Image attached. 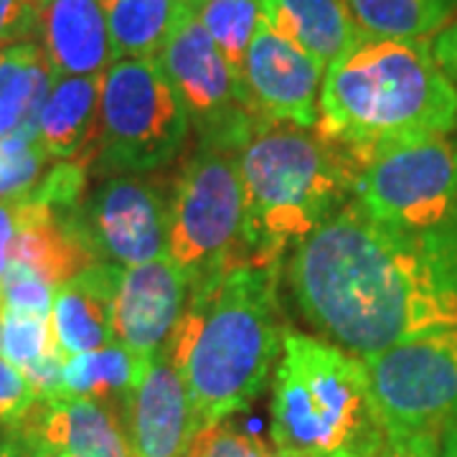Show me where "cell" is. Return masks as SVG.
<instances>
[{
  "instance_id": "obj_1",
  "label": "cell",
  "mask_w": 457,
  "mask_h": 457,
  "mask_svg": "<svg viewBox=\"0 0 457 457\" xmlns=\"http://www.w3.org/2000/svg\"><path fill=\"white\" fill-rule=\"evenodd\" d=\"M287 278L308 323L359 359L457 328V293L422 245L356 201L295 246Z\"/></svg>"
},
{
  "instance_id": "obj_11",
  "label": "cell",
  "mask_w": 457,
  "mask_h": 457,
  "mask_svg": "<svg viewBox=\"0 0 457 457\" xmlns=\"http://www.w3.org/2000/svg\"><path fill=\"white\" fill-rule=\"evenodd\" d=\"M168 204L143 173L104 176L74 221L97 264L135 267L168 254Z\"/></svg>"
},
{
  "instance_id": "obj_36",
  "label": "cell",
  "mask_w": 457,
  "mask_h": 457,
  "mask_svg": "<svg viewBox=\"0 0 457 457\" xmlns=\"http://www.w3.org/2000/svg\"><path fill=\"white\" fill-rule=\"evenodd\" d=\"M0 457H36V450L16 425H8L0 429Z\"/></svg>"
},
{
  "instance_id": "obj_37",
  "label": "cell",
  "mask_w": 457,
  "mask_h": 457,
  "mask_svg": "<svg viewBox=\"0 0 457 457\" xmlns=\"http://www.w3.org/2000/svg\"><path fill=\"white\" fill-rule=\"evenodd\" d=\"M440 457H457V429H450L442 435Z\"/></svg>"
},
{
  "instance_id": "obj_30",
  "label": "cell",
  "mask_w": 457,
  "mask_h": 457,
  "mask_svg": "<svg viewBox=\"0 0 457 457\" xmlns=\"http://www.w3.org/2000/svg\"><path fill=\"white\" fill-rule=\"evenodd\" d=\"M38 402L29 378L0 356V425H18Z\"/></svg>"
},
{
  "instance_id": "obj_16",
  "label": "cell",
  "mask_w": 457,
  "mask_h": 457,
  "mask_svg": "<svg viewBox=\"0 0 457 457\" xmlns=\"http://www.w3.org/2000/svg\"><path fill=\"white\" fill-rule=\"evenodd\" d=\"M38 44L56 77H102L117 62L99 0H46Z\"/></svg>"
},
{
  "instance_id": "obj_38",
  "label": "cell",
  "mask_w": 457,
  "mask_h": 457,
  "mask_svg": "<svg viewBox=\"0 0 457 457\" xmlns=\"http://www.w3.org/2000/svg\"><path fill=\"white\" fill-rule=\"evenodd\" d=\"M29 440V437H26ZM31 442V440H29ZM33 445V442H31ZM33 450H36V457H79V455H71V453H62V450H49V447H38V445H33Z\"/></svg>"
},
{
  "instance_id": "obj_26",
  "label": "cell",
  "mask_w": 457,
  "mask_h": 457,
  "mask_svg": "<svg viewBox=\"0 0 457 457\" xmlns=\"http://www.w3.org/2000/svg\"><path fill=\"white\" fill-rule=\"evenodd\" d=\"M0 356L13 363L21 374L44 361L64 356L54 338L49 318L16 312L0 305Z\"/></svg>"
},
{
  "instance_id": "obj_19",
  "label": "cell",
  "mask_w": 457,
  "mask_h": 457,
  "mask_svg": "<svg viewBox=\"0 0 457 457\" xmlns=\"http://www.w3.org/2000/svg\"><path fill=\"white\" fill-rule=\"evenodd\" d=\"M102 77H56L41 114L36 137L51 161L92 165L99 143Z\"/></svg>"
},
{
  "instance_id": "obj_3",
  "label": "cell",
  "mask_w": 457,
  "mask_h": 457,
  "mask_svg": "<svg viewBox=\"0 0 457 457\" xmlns=\"http://www.w3.org/2000/svg\"><path fill=\"white\" fill-rule=\"evenodd\" d=\"M457 128V89L427 41L363 36L328 66L315 130L356 165L384 147L447 135Z\"/></svg>"
},
{
  "instance_id": "obj_34",
  "label": "cell",
  "mask_w": 457,
  "mask_h": 457,
  "mask_svg": "<svg viewBox=\"0 0 457 457\" xmlns=\"http://www.w3.org/2000/svg\"><path fill=\"white\" fill-rule=\"evenodd\" d=\"M429 49H432L437 66L445 71V77L455 84L457 89V8L442 23L440 31L432 36Z\"/></svg>"
},
{
  "instance_id": "obj_32",
  "label": "cell",
  "mask_w": 457,
  "mask_h": 457,
  "mask_svg": "<svg viewBox=\"0 0 457 457\" xmlns=\"http://www.w3.org/2000/svg\"><path fill=\"white\" fill-rule=\"evenodd\" d=\"M414 239L422 245L442 279L457 293V227L445 228L437 234H427V237H414Z\"/></svg>"
},
{
  "instance_id": "obj_35",
  "label": "cell",
  "mask_w": 457,
  "mask_h": 457,
  "mask_svg": "<svg viewBox=\"0 0 457 457\" xmlns=\"http://www.w3.org/2000/svg\"><path fill=\"white\" fill-rule=\"evenodd\" d=\"M18 231L16 201H0V279L11 264V246Z\"/></svg>"
},
{
  "instance_id": "obj_21",
  "label": "cell",
  "mask_w": 457,
  "mask_h": 457,
  "mask_svg": "<svg viewBox=\"0 0 457 457\" xmlns=\"http://www.w3.org/2000/svg\"><path fill=\"white\" fill-rule=\"evenodd\" d=\"M56 79L38 41L0 51V140L36 135L38 114Z\"/></svg>"
},
{
  "instance_id": "obj_39",
  "label": "cell",
  "mask_w": 457,
  "mask_h": 457,
  "mask_svg": "<svg viewBox=\"0 0 457 457\" xmlns=\"http://www.w3.org/2000/svg\"><path fill=\"white\" fill-rule=\"evenodd\" d=\"M264 457H285V455H279V453H267Z\"/></svg>"
},
{
  "instance_id": "obj_5",
  "label": "cell",
  "mask_w": 457,
  "mask_h": 457,
  "mask_svg": "<svg viewBox=\"0 0 457 457\" xmlns=\"http://www.w3.org/2000/svg\"><path fill=\"white\" fill-rule=\"evenodd\" d=\"M270 437L285 457H374L389 432L363 359L285 328L272 376Z\"/></svg>"
},
{
  "instance_id": "obj_4",
  "label": "cell",
  "mask_w": 457,
  "mask_h": 457,
  "mask_svg": "<svg viewBox=\"0 0 457 457\" xmlns=\"http://www.w3.org/2000/svg\"><path fill=\"white\" fill-rule=\"evenodd\" d=\"M245 183L242 264L282 267L287 246L343 209L353 194L356 165L330 137L295 125H272L239 155Z\"/></svg>"
},
{
  "instance_id": "obj_15",
  "label": "cell",
  "mask_w": 457,
  "mask_h": 457,
  "mask_svg": "<svg viewBox=\"0 0 457 457\" xmlns=\"http://www.w3.org/2000/svg\"><path fill=\"white\" fill-rule=\"evenodd\" d=\"M16 427L38 447L79 457H132L122 420L92 399H38Z\"/></svg>"
},
{
  "instance_id": "obj_40",
  "label": "cell",
  "mask_w": 457,
  "mask_h": 457,
  "mask_svg": "<svg viewBox=\"0 0 457 457\" xmlns=\"http://www.w3.org/2000/svg\"><path fill=\"white\" fill-rule=\"evenodd\" d=\"M33 3H36V5H44V3H46V0H33Z\"/></svg>"
},
{
  "instance_id": "obj_8",
  "label": "cell",
  "mask_w": 457,
  "mask_h": 457,
  "mask_svg": "<svg viewBox=\"0 0 457 457\" xmlns=\"http://www.w3.org/2000/svg\"><path fill=\"white\" fill-rule=\"evenodd\" d=\"M158 62L196 128L198 147L239 155L249 140L272 128L252 107L242 74L186 3L158 51Z\"/></svg>"
},
{
  "instance_id": "obj_14",
  "label": "cell",
  "mask_w": 457,
  "mask_h": 457,
  "mask_svg": "<svg viewBox=\"0 0 457 457\" xmlns=\"http://www.w3.org/2000/svg\"><path fill=\"white\" fill-rule=\"evenodd\" d=\"M132 457H186L198 427L179 369L165 345L145 366L122 409Z\"/></svg>"
},
{
  "instance_id": "obj_6",
  "label": "cell",
  "mask_w": 457,
  "mask_h": 457,
  "mask_svg": "<svg viewBox=\"0 0 457 457\" xmlns=\"http://www.w3.org/2000/svg\"><path fill=\"white\" fill-rule=\"evenodd\" d=\"M191 120L155 56L117 59L102 74L97 173H150L170 165Z\"/></svg>"
},
{
  "instance_id": "obj_27",
  "label": "cell",
  "mask_w": 457,
  "mask_h": 457,
  "mask_svg": "<svg viewBox=\"0 0 457 457\" xmlns=\"http://www.w3.org/2000/svg\"><path fill=\"white\" fill-rule=\"evenodd\" d=\"M51 158L36 135H11L0 140V201L31 194L49 170Z\"/></svg>"
},
{
  "instance_id": "obj_9",
  "label": "cell",
  "mask_w": 457,
  "mask_h": 457,
  "mask_svg": "<svg viewBox=\"0 0 457 457\" xmlns=\"http://www.w3.org/2000/svg\"><path fill=\"white\" fill-rule=\"evenodd\" d=\"M353 196L371 219L409 237L457 227V143L435 135L378 150L359 170Z\"/></svg>"
},
{
  "instance_id": "obj_28",
  "label": "cell",
  "mask_w": 457,
  "mask_h": 457,
  "mask_svg": "<svg viewBox=\"0 0 457 457\" xmlns=\"http://www.w3.org/2000/svg\"><path fill=\"white\" fill-rule=\"evenodd\" d=\"M54 295H56V287L51 282L16 262L8 264L5 275L0 279V305L16 312L49 318L54 308Z\"/></svg>"
},
{
  "instance_id": "obj_18",
  "label": "cell",
  "mask_w": 457,
  "mask_h": 457,
  "mask_svg": "<svg viewBox=\"0 0 457 457\" xmlns=\"http://www.w3.org/2000/svg\"><path fill=\"white\" fill-rule=\"evenodd\" d=\"M16 206L18 231L11 246V262L33 270L54 287L97 264L77 228V212H56L29 196L18 198Z\"/></svg>"
},
{
  "instance_id": "obj_31",
  "label": "cell",
  "mask_w": 457,
  "mask_h": 457,
  "mask_svg": "<svg viewBox=\"0 0 457 457\" xmlns=\"http://www.w3.org/2000/svg\"><path fill=\"white\" fill-rule=\"evenodd\" d=\"M41 5L33 0H0V51L26 41H38Z\"/></svg>"
},
{
  "instance_id": "obj_20",
  "label": "cell",
  "mask_w": 457,
  "mask_h": 457,
  "mask_svg": "<svg viewBox=\"0 0 457 457\" xmlns=\"http://www.w3.org/2000/svg\"><path fill=\"white\" fill-rule=\"evenodd\" d=\"M262 21L323 66L366 36L343 0H262Z\"/></svg>"
},
{
  "instance_id": "obj_2",
  "label": "cell",
  "mask_w": 457,
  "mask_h": 457,
  "mask_svg": "<svg viewBox=\"0 0 457 457\" xmlns=\"http://www.w3.org/2000/svg\"><path fill=\"white\" fill-rule=\"evenodd\" d=\"M279 267L239 264L188 293L186 311L165 341L191 402L198 432L246 409L278 366Z\"/></svg>"
},
{
  "instance_id": "obj_29",
  "label": "cell",
  "mask_w": 457,
  "mask_h": 457,
  "mask_svg": "<svg viewBox=\"0 0 457 457\" xmlns=\"http://www.w3.org/2000/svg\"><path fill=\"white\" fill-rule=\"evenodd\" d=\"M270 453L262 440L234 429L227 422L204 427L196 432L186 457H264Z\"/></svg>"
},
{
  "instance_id": "obj_24",
  "label": "cell",
  "mask_w": 457,
  "mask_h": 457,
  "mask_svg": "<svg viewBox=\"0 0 457 457\" xmlns=\"http://www.w3.org/2000/svg\"><path fill=\"white\" fill-rule=\"evenodd\" d=\"M361 31L374 38L427 41L453 13V0H343Z\"/></svg>"
},
{
  "instance_id": "obj_41",
  "label": "cell",
  "mask_w": 457,
  "mask_h": 457,
  "mask_svg": "<svg viewBox=\"0 0 457 457\" xmlns=\"http://www.w3.org/2000/svg\"><path fill=\"white\" fill-rule=\"evenodd\" d=\"M453 3H457V0H453Z\"/></svg>"
},
{
  "instance_id": "obj_25",
  "label": "cell",
  "mask_w": 457,
  "mask_h": 457,
  "mask_svg": "<svg viewBox=\"0 0 457 457\" xmlns=\"http://www.w3.org/2000/svg\"><path fill=\"white\" fill-rule=\"evenodd\" d=\"M239 74L262 21V0H183Z\"/></svg>"
},
{
  "instance_id": "obj_13",
  "label": "cell",
  "mask_w": 457,
  "mask_h": 457,
  "mask_svg": "<svg viewBox=\"0 0 457 457\" xmlns=\"http://www.w3.org/2000/svg\"><path fill=\"white\" fill-rule=\"evenodd\" d=\"M188 303V279L165 254L161 260L120 267L112 305L114 343L132 359L150 363L170 338Z\"/></svg>"
},
{
  "instance_id": "obj_23",
  "label": "cell",
  "mask_w": 457,
  "mask_h": 457,
  "mask_svg": "<svg viewBox=\"0 0 457 457\" xmlns=\"http://www.w3.org/2000/svg\"><path fill=\"white\" fill-rule=\"evenodd\" d=\"M99 5L107 16L114 59H128L161 51L183 0H99Z\"/></svg>"
},
{
  "instance_id": "obj_7",
  "label": "cell",
  "mask_w": 457,
  "mask_h": 457,
  "mask_svg": "<svg viewBox=\"0 0 457 457\" xmlns=\"http://www.w3.org/2000/svg\"><path fill=\"white\" fill-rule=\"evenodd\" d=\"M242 228L245 183L237 155L198 147L168 204V257L188 279V293L242 264Z\"/></svg>"
},
{
  "instance_id": "obj_17",
  "label": "cell",
  "mask_w": 457,
  "mask_h": 457,
  "mask_svg": "<svg viewBox=\"0 0 457 457\" xmlns=\"http://www.w3.org/2000/svg\"><path fill=\"white\" fill-rule=\"evenodd\" d=\"M117 278V264H92L56 287L51 328L64 359L114 343L112 305Z\"/></svg>"
},
{
  "instance_id": "obj_22",
  "label": "cell",
  "mask_w": 457,
  "mask_h": 457,
  "mask_svg": "<svg viewBox=\"0 0 457 457\" xmlns=\"http://www.w3.org/2000/svg\"><path fill=\"white\" fill-rule=\"evenodd\" d=\"M145 366L147 363L132 359L120 343H110L97 351L71 356L64 361V371H62V396L99 402L102 407L112 409L122 420V409L128 404Z\"/></svg>"
},
{
  "instance_id": "obj_12",
  "label": "cell",
  "mask_w": 457,
  "mask_h": 457,
  "mask_svg": "<svg viewBox=\"0 0 457 457\" xmlns=\"http://www.w3.org/2000/svg\"><path fill=\"white\" fill-rule=\"evenodd\" d=\"M323 69L260 21L242 64L246 97L270 125L312 130L320 117Z\"/></svg>"
},
{
  "instance_id": "obj_10",
  "label": "cell",
  "mask_w": 457,
  "mask_h": 457,
  "mask_svg": "<svg viewBox=\"0 0 457 457\" xmlns=\"http://www.w3.org/2000/svg\"><path fill=\"white\" fill-rule=\"evenodd\" d=\"M389 437L457 429V328H442L366 356Z\"/></svg>"
},
{
  "instance_id": "obj_33",
  "label": "cell",
  "mask_w": 457,
  "mask_h": 457,
  "mask_svg": "<svg viewBox=\"0 0 457 457\" xmlns=\"http://www.w3.org/2000/svg\"><path fill=\"white\" fill-rule=\"evenodd\" d=\"M442 435L435 432H411L392 435L374 457H440Z\"/></svg>"
}]
</instances>
